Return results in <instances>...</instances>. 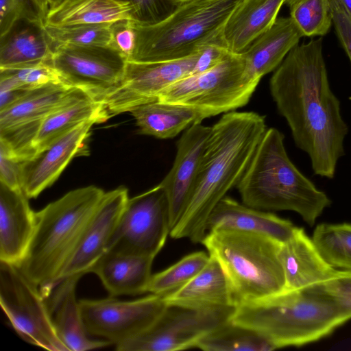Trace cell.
I'll return each mask as SVG.
<instances>
[{"mask_svg":"<svg viewBox=\"0 0 351 351\" xmlns=\"http://www.w3.org/2000/svg\"><path fill=\"white\" fill-rule=\"evenodd\" d=\"M269 90L295 145L309 156L314 174L332 179L345 154L348 128L330 86L322 39L295 46L275 69Z\"/></svg>","mask_w":351,"mask_h":351,"instance_id":"1","label":"cell"},{"mask_svg":"<svg viewBox=\"0 0 351 351\" xmlns=\"http://www.w3.org/2000/svg\"><path fill=\"white\" fill-rule=\"evenodd\" d=\"M211 127L189 200L170 232L172 239L202 243L211 213L237 186L267 129L265 117L254 112L224 113Z\"/></svg>","mask_w":351,"mask_h":351,"instance_id":"2","label":"cell"},{"mask_svg":"<svg viewBox=\"0 0 351 351\" xmlns=\"http://www.w3.org/2000/svg\"><path fill=\"white\" fill-rule=\"evenodd\" d=\"M350 319L348 311L319 285L240 304L231 321L254 330L278 349L319 340Z\"/></svg>","mask_w":351,"mask_h":351,"instance_id":"3","label":"cell"},{"mask_svg":"<svg viewBox=\"0 0 351 351\" xmlns=\"http://www.w3.org/2000/svg\"><path fill=\"white\" fill-rule=\"evenodd\" d=\"M284 134L267 128L236 186L242 202L265 210H290L313 226L331 200L293 163Z\"/></svg>","mask_w":351,"mask_h":351,"instance_id":"4","label":"cell"},{"mask_svg":"<svg viewBox=\"0 0 351 351\" xmlns=\"http://www.w3.org/2000/svg\"><path fill=\"white\" fill-rule=\"evenodd\" d=\"M104 193L93 185L74 189L36 213L34 232L19 266L43 296L59 280Z\"/></svg>","mask_w":351,"mask_h":351,"instance_id":"5","label":"cell"},{"mask_svg":"<svg viewBox=\"0 0 351 351\" xmlns=\"http://www.w3.org/2000/svg\"><path fill=\"white\" fill-rule=\"evenodd\" d=\"M241 1L188 0L158 23L143 25L132 21L135 47L128 61L180 60L195 54L208 45H223V25Z\"/></svg>","mask_w":351,"mask_h":351,"instance_id":"6","label":"cell"},{"mask_svg":"<svg viewBox=\"0 0 351 351\" xmlns=\"http://www.w3.org/2000/svg\"><path fill=\"white\" fill-rule=\"evenodd\" d=\"M202 244L223 269L237 306L285 291V274L278 255L280 243L271 237L221 228L209 231Z\"/></svg>","mask_w":351,"mask_h":351,"instance_id":"7","label":"cell"},{"mask_svg":"<svg viewBox=\"0 0 351 351\" xmlns=\"http://www.w3.org/2000/svg\"><path fill=\"white\" fill-rule=\"evenodd\" d=\"M259 82L247 72L242 55L230 52L210 69L170 85L158 100L190 108L204 120L245 106Z\"/></svg>","mask_w":351,"mask_h":351,"instance_id":"8","label":"cell"},{"mask_svg":"<svg viewBox=\"0 0 351 351\" xmlns=\"http://www.w3.org/2000/svg\"><path fill=\"white\" fill-rule=\"evenodd\" d=\"M0 304L24 341L50 351H69L56 332L39 287L17 265L0 261Z\"/></svg>","mask_w":351,"mask_h":351,"instance_id":"9","label":"cell"},{"mask_svg":"<svg viewBox=\"0 0 351 351\" xmlns=\"http://www.w3.org/2000/svg\"><path fill=\"white\" fill-rule=\"evenodd\" d=\"M236 307L167 305L149 328L116 345V350L177 351L197 348L206 336L231 320Z\"/></svg>","mask_w":351,"mask_h":351,"instance_id":"10","label":"cell"},{"mask_svg":"<svg viewBox=\"0 0 351 351\" xmlns=\"http://www.w3.org/2000/svg\"><path fill=\"white\" fill-rule=\"evenodd\" d=\"M171 229L168 197L159 183L128 199L106 252L155 258L164 247Z\"/></svg>","mask_w":351,"mask_h":351,"instance_id":"11","label":"cell"},{"mask_svg":"<svg viewBox=\"0 0 351 351\" xmlns=\"http://www.w3.org/2000/svg\"><path fill=\"white\" fill-rule=\"evenodd\" d=\"M128 58L112 46L59 45L49 65L65 84L100 101L121 82Z\"/></svg>","mask_w":351,"mask_h":351,"instance_id":"12","label":"cell"},{"mask_svg":"<svg viewBox=\"0 0 351 351\" xmlns=\"http://www.w3.org/2000/svg\"><path fill=\"white\" fill-rule=\"evenodd\" d=\"M79 302L88 334L115 346L146 330L167 306L163 296L152 293L133 300L111 296Z\"/></svg>","mask_w":351,"mask_h":351,"instance_id":"13","label":"cell"},{"mask_svg":"<svg viewBox=\"0 0 351 351\" xmlns=\"http://www.w3.org/2000/svg\"><path fill=\"white\" fill-rule=\"evenodd\" d=\"M198 53L171 61H128L121 83L100 100L109 118L158 100L167 87L192 73Z\"/></svg>","mask_w":351,"mask_h":351,"instance_id":"14","label":"cell"},{"mask_svg":"<svg viewBox=\"0 0 351 351\" xmlns=\"http://www.w3.org/2000/svg\"><path fill=\"white\" fill-rule=\"evenodd\" d=\"M211 130L198 122L184 131L177 143L173 166L160 182L168 197L171 229L189 200Z\"/></svg>","mask_w":351,"mask_h":351,"instance_id":"15","label":"cell"},{"mask_svg":"<svg viewBox=\"0 0 351 351\" xmlns=\"http://www.w3.org/2000/svg\"><path fill=\"white\" fill-rule=\"evenodd\" d=\"M90 120L59 137L21 162V187L28 198H36L60 176L72 158L83 152L92 126Z\"/></svg>","mask_w":351,"mask_h":351,"instance_id":"16","label":"cell"},{"mask_svg":"<svg viewBox=\"0 0 351 351\" xmlns=\"http://www.w3.org/2000/svg\"><path fill=\"white\" fill-rule=\"evenodd\" d=\"M128 199V189L123 186L104 193L59 280L76 274L88 273L106 252Z\"/></svg>","mask_w":351,"mask_h":351,"instance_id":"17","label":"cell"},{"mask_svg":"<svg viewBox=\"0 0 351 351\" xmlns=\"http://www.w3.org/2000/svg\"><path fill=\"white\" fill-rule=\"evenodd\" d=\"M83 275L61 278L43 296L56 332L69 351H86L112 345L106 340H93L88 336L75 291Z\"/></svg>","mask_w":351,"mask_h":351,"instance_id":"18","label":"cell"},{"mask_svg":"<svg viewBox=\"0 0 351 351\" xmlns=\"http://www.w3.org/2000/svg\"><path fill=\"white\" fill-rule=\"evenodd\" d=\"M28 199L0 182V261L20 265L25 256L36 224Z\"/></svg>","mask_w":351,"mask_h":351,"instance_id":"19","label":"cell"},{"mask_svg":"<svg viewBox=\"0 0 351 351\" xmlns=\"http://www.w3.org/2000/svg\"><path fill=\"white\" fill-rule=\"evenodd\" d=\"M278 255L285 274V291L322 285L336 271L302 228L298 227L289 239L280 243Z\"/></svg>","mask_w":351,"mask_h":351,"instance_id":"20","label":"cell"},{"mask_svg":"<svg viewBox=\"0 0 351 351\" xmlns=\"http://www.w3.org/2000/svg\"><path fill=\"white\" fill-rule=\"evenodd\" d=\"M297 226L269 211L258 210L225 196L211 213L208 232L216 229H234L263 234L280 243L289 239Z\"/></svg>","mask_w":351,"mask_h":351,"instance_id":"21","label":"cell"},{"mask_svg":"<svg viewBox=\"0 0 351 351\" xmlns=\"http://www.w3.org/2000/svg\"><path fill=\"white\" fill-rule=\"evenodd\" d=\"M285 0H241L233 10L221 32L226 49L242 54L277 19Z\"/></svg>","mask_w":351,"mask_h":351,"instance_id":"22","label":"cell"},{"mask_svg":"<svg viewBox=\"0 0 351 351\" xmlns=\"http://www.w3.org/2000/svg\"><path fill=\"white\" fill-rule=\"evenodd\" d=\"M154 258L106 252L90 269L101 280L110 296L147 293Z\"/></svg>","mask_w":351,"mask_h":351,"instance_id":"23","label":"cell"},{"mask_svg":"<svg viewBox=\"0 0 351 351\" xmlns=\"http://www.w3.org/2000/svg\"><path fill=\"white\" fill-rule=\"evenodd\" d=\"M163 298L167 305L193 308L237 306L223 269L210 256L208 263L195 277Z\"/></svg>","mask_w":351,"mask_h":351,"instance_id":"24","label":"cell"},{"mask_svg":"<svg viewBox=\"0 0 351 351\" xmlns=\"http://www.w3.org/2000/svg\"><path fill=\"white\" fill-rule=\"evenodd\" d=\"M302 36L290 16L277 19L272 26L241 54L247 72L260 81L280 64Z\"/></svg>","mask_w":351,"mask_h":351,"instance_id":"25","label":"cell"},{"mask_svg":"<svg viewBox=\"0 0 351 351\" xmlns=\"http://www.w3.org/2000/svg\"><path fill=\"white\" fill-rule=\"evenodd\" d=\"M108 119L100 101L73 87L66 100L43 120L35 141L36 152L84 122L100 123Z\"/></svg>","mask_w":351,"mask_h":351,"instance_id":"26","label":"cell"},{"mask_svg":"<svg viewBox=\"0 0 351 351\" xmlns=\"http://www.w3.org/2000/svg\"><path fill=\"white\" fill-rule=\"evenodd\" d=\"M43 25L21 20L1 37L0 69H21L49 64L53 46Z\"/></svg>","mask_w":351,"mask_h":351,"instance_id":"27","label":"cell"},{"mask_svg":"<svg viewBox=\"0 0 351 351\" xmlns=\"http://www.w3.org/2000/svg\"><path fill=\"white\" fill-rule=\"evenodd\" d=\"M134 21V8L123 0H60L45 16L44 25L66 27Z\"/></svg>","mask_w":351,"mask_h":351,"instance_id":"28","label":"cell"},{"mask_svg":"<svg viewBox=\"0 0 351 351\" xmlns=\"http://www.w3.org/2000/svg\"><path fill=\"white\" fill-rule=\"evenodd\" d=\"M73 88L59 81L30 89L19 99L0 110V130L42 122L66 100Z\"/></svg>","mask_w":351,"mask_h":351,"instance_id":"29","label":"cell"},{"mask_svg":"<svg viewBox=\"0 0 351 351\" xmlns=\"http://www.w3.org/2000/svg\"><path fill=\"white\" fill-rule=\"evenodd\" d=\"M139 133L160 139L172 138L203 119L193 109L159 100L149 102L130 112Z\"/></svg>","mask_w":351,"mask_h":351,"instance_id":"30","label":"cell"},{"mask_svg":"<svg viewBox=\"0 0 351 351\" xmlns=\"http://www.w3.org/2000/svg\"><path fill=\"white\" fill-rule=\"evenodd\" d=\"M206 351H271L276 350L261 335L231 320L217 328L197 344Z\"/></svg>","mask_w":351,"mask_h":351,"instance_id":"31","label":"cell"},{"mask_svg":"<svg viewBox=\"0 0 351 351\" xmlns=\"http://www.w3.org/2000/svg\"><path fill=\"white\" fill-rule=\"evenodd\" d=\"M318 252L333 268L351 270V224L320 223L311 237Z\"/></svg>","mask_w":351,"mask_h":351,"instance_id":"32","label":"cell"},{"mask_svg":"<svg viewBox=\"0 0 351 351\" xmlns=\"http://www.w3.org/2000/svg\"><path fill=\"white\" fill-rule=\"evenodd\" d=\"M209 259L208 253L203 251L184 256L165 270L152 274L147 293L165 296L176 291L195 277Z\"/></svg>","mask_w":351,"mask_h":351,"instance_id":"33","label":"cell"},{"mask_svg":"<svg viewBox=\"0 0 351 351\" xmlns=\"http://www.w3.org/2000/svg\"><path fill=\"white\" fill-rule=\"evenodd\" d=\"M112 23L66 27L43 25V29L53 47L59 45L108 47L112 46L113 43Z\"/></svg>","mask_w":351,"mask_h":351,"instance_id":"34","label":"cell"},{"mask_svg":"<svg viewBox=\"0 0 351 351\" xmlns=\"http://www.w3.org/2000/svg\"><path fill=\"white\" fill-rule=\"evenodd\" d=\"M290 10V17L303 36H324L332 23L330 0H300Z\"/></svg>","mask_w":351,"mask_h":351,"instance_id":"35","label":"cell"},{"mask_svg":"<svg viewBox=\"0 0 351 351\" xmlns=\"http://www.w3.org/2000/svg\"><path fill=\"white\" fill-rule=\"evenodd\" d=\"M59 81H61L59 76L49 64L21 69H0V91L30 90Z\"/></svg>","mask_w":351,"mask_h":351,"instance_id":"36","label":"cell"},{"mask_svg":"<svg viewBox=\"0 0 351 351\" xmlns=\"http://www.w3.org/2000/svg\"><path fill=\"white\" fill-rule=\"evenodd\" d=\"M44 16L33 0H0V34L6 35L21 20L44 25Z\"/></svg>","mask_w":351,"mask_h":351,"instance_id":"37","label":"cell"},{"mask_svg":"<svg viewBox=\"0 0 351 351\" xmlns=\"http://www.w3.org/2000/svg\"><path fill=\"white\" fill-rule=\"evenodd\" d=\"M134 8V22L143 25L158 23L169 17L181 3L176 0H123Z\"/></svg>","mask_w":351,"mask_h":351,"instance_id":"38","label":"cell"},{"mask_svg":"<svg viewBox=\"0 0 351 351\" xmlns=\"http://www.w3.org/2000/svg\"><path fill=\"white\" fill-rule=\"evenodd\" d=\"M21 162L5 145L0 143V182L12 189H22Z\"/></svg>","mask_w":351,"mask_h":351,"instance_id":"39","label":"cell"},{"mask_svg":"<svg viewBox=\"0 0 351 351\" xmlns=\"http://www.w3.org/2000/svg\"><path fill=\"white\" fill-rule=\"evenodd\" d=\"M322 285L351 315V270L336 269L333 275Z\"/></svg>","mask_w":351,"mask_h":351,"instance_id":"40","label":"cell"},{"mask_svg":"<svg viewBox=\"0 0 351 351\" xmlns=\"http://www.w3.org/2000/svg\"><path fill=\"white\" fill-rule=\"evenodd\" d=\"M112 32V46L123 53L128 60L135 47V32L132 21L123 20L113 23Z\"/></svg>","mask_w":351,"mask_h":351,"instance_id":"41","label":"cell"},{"mask_svg":"<svg viewBox=\"0 0 351 351\" xmlns=\"http://www.w3.org/2000/svg\"><path fill=\"white\" fill-rule=\"evenodd\" d=\"M332 23L351 62V17L337 0H330Z\"/></svg>","mask_w":351,"mask_h":351,"instance_id":"42","label":"cell"},{"mask_svg":"<svg viewBox=\"0 0 351 351\" xmlns=\"http://www.w3.org/2000/svg\"><path fill=\"white\" fill-rule=\"evenodd\" d=\"M230 53L222 43L208 45L202 48L198 53V57L192 74L206 71L216 65Z\"/></svg>","mask_w":351,"mask_h":351,"instance_id":"43","label":"cell"},{"mask_svg":"<svg viewBox=\"0 0 351 351\" xmlns=\"http://www.w3.org/2000/svg\"><path fill=\"white\" fill-rule=\"evenodd\" d=\"M33 1L44 18H45L46 14L51 8V0H33Z\"/></svg>","mask_w":351,"mask_h":351,"instance_id":"44","label":"cell"},{"mask_svg":"<svg viewBox=\"0 0 351 351\" xmlns=\"http://www.w3.org/2000/svg\"><path fill=\"white\" fill-rule=\"evenodd\" d=\"M344 11L351 17V0H337Z\"/></svg>","mask_w":351,"mask_h":351,"instance_id":"45","label":"cell"},{"mask_svg":"<svg viewBox=\"0 0 351 351\" xmlns=\"http://www.w3.org/2000/svg\"><path fill=\"white\" fill-rule=\"evenodd\" d=\"M300 0H285V3H286L289 8H291L295 3L299 1Z\"/></svg>","mask_w":351,"mask_h":351,"instance_id":"46","label":"cell"},{"mask_svg":"<svg viewBox=\"0 0 351 351\" xmlns=\"http://www.w3.org/2000/svg\"><path fill=\"white\" fill-rule=\"evenodd\" d=\"M60 0H51V8L59 2Z\"/></svg>","mask_w":351,"mask_h":351,"instance_id":"47","label":"cell"},{"mask_svg":"<svg viewBox=\"0 0 351 351\" xmlns=\"http://www.w3.org/2000/svg\"><path fill=\"white\" fill-rule=\"evenodd\" d=\"M176 1L182 3V2H184V1H188V0H176Z\"/></svg>","mask_w":351,"mask_h":351,"instance_id":"48","label":"cell"}]
</instances>
